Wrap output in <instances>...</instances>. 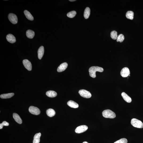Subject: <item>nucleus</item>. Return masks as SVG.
<instances>
[{
  "instance_id": "1",
  "label": "nucleus",
  "mask_w": 143,
  "mask_h": 143,
  "mask_svg": "<svg viewBox=\"0 0 143 143\" xmlns=\"http://www.w3.org/2000/svg\"><path fill=\"white\" fill-rule=\"evenodd\" d=\"M104 71V69L102 67L98 66L91 67L89 69V72L90 76L95 78L96 77V72H102Z\"/></svg>"
},
{
  "instance_id": "2",
  "label": "nucleus",
  "mask_w": 143,
  "mask_h": 143,
  "mask_svg": "<svg viewBox=\"0 0 143 143\" xmlns=\"http://www.w3.org/2000/svg\"><path fill=\"white\" fill-rule=\"evenodd\" d=\"M103 117L107 118L114 119L116 117L115 113L110 110H105L103 111Z\"/></svg>"
},
{
  "instance_id": "3",
  "label": "nucleus",
  "mask_w": 143,
  "mask_h": 143,
  "mask_svg": "<svg viewBox=\"0 0 143 143\" xmlns=\"http://www.w3.org/2000/svg\"><path fill=\"white\" fill-rule=\"evenodd\" d=\"M131 124L134 127L139 128H143V123L142 122L136 119H132L131 121Z\"/></svg>"
},
{
  "instance_id": "4",
  "label": "nucleus",
  "mask_w": 143,
  "mask_h": 143,
  "mask_svg": "<svg viewBox=\"0 0 143 143\" xmlns=\"http://www.w3.org/2000/svg\"><path fill=\"white\" fill-rule=\"evenodd\" d=\"M79 93L81 96L84 98H89L91 96V94L90 92L85 90H79Z\"/></svg>"
},
{
  "instance_id": "5",
  "label": "nucleus",
  "mask_w": 143,
  "mask_h": 143,
  "mask_svg": "<svg viewBox=\"0 0 143 143\" xmlns=\"http://www.w3.org/2000/svg\"><path fill=\"white\" fill-rule=\"evenodd\" d=\"M29 111L31 114L35 115H39L40 113V111L39 108L33 106L29 107Z\"/></svg>"
},
{
  "instance_id": "6",
  "label": "nucleus",
  "mask_w": 143,
  "mask_h": 143,
  "mask_svg": "<svg viewBox=\"0 0 143 143\" xmlns=\"http://www.w3.org/2000/svg\"><path fill=\"white\" fill-rule=\"evenodd\" d=\"M8 18L10 21L13 24H16L18 22V18L15 14H9L8 16Z\"/></svg>"
},
{
  "instance_id": "7",
  "label": "nucleus",
  "mask_w": 143,
  "mask_h": 143,
  "mask_svg": "<svg viewBox=\"0 0 143 143\" xmlns=\"http://www.w3.org/2000/svg\"><path fill=\"white\" fill-rule=\"evenodd\" d=\"M88 129L87 126L81 125L76 128L75 130V132L77 133H81L85 131Z\"/></svg>"
},
{
  "instance_id": "8",
  "label": "nucleus",
  "mask_w": 143,
  "mask_h": 143,
  "mask_svg": "<svg viewBox=\"0 0 143 143\" xmlns=\"http://www.w3.org/2000/svg\"><path fill=\"white\" fill-rule=\"evenodd\" d=\"M129 69L127 67H125L122 69L120 72L121 76L123 77H127L130 75Z\"/></svg>"
},
{
  "instance_id": "9",
  "label": "nucleus",
  "mask_w": 143,
  "mask_h": 143,
  "mask_svg": "<svg viewBox=\"0 0 143 143\" xmlns=\"http://www.w3.org/2000/svg\"><path fill=\"white\" fill-rule=\"evenodd\" d=\"M24 66L29 71H31L32 69V65L31 62L27 60H24L23 61Z\"/></svg>"
},
{
  "instance_id": "10",
  "label": "nucleus",
  "mask_w": 143,
  "mask_h": 143,
  "mask_svg": "<svg viewBox=\"0 0 143 143\" xmlns=\"http://www.w3.org/2000/svg\"><path fill=\"white\" fill-rule=\"evenodd\" d=\"M68 64L66 62L62 63L58 68L57 71L58 72H62L65 71L68 67Z\"/></svg>"
},
{
  "instance_id": "11",
  "label": "nucleus",
  "mask_w": 143,
  "mask_h": 143,
  "mask_svg": "<svg viewBox=\"0 0 143 143\" xmlns=\"http://www.w3.org/2000/svg\"><path fill=\"white\" fill-rule=\"evenodd\" d=\"M6 39L8 41L12 44L14 43L16 41V39L14 36L12 34L7 35L6 36Z\"/></svg>"
},
{
  "instance_id": "12",
  "label": "nucleus",
  "mask_w": 143,
  "mask_h": 143,
  "mask_svg": "<svg viewBox=\"0 0 143 143\" xmlns=\"http://www.w3.org/2000/svg\"><path fill=\"white\" fill-rule=\"evenodd\" d=\"M44 49L43 46H41L40 47L38 51V56L39 60H41L44 55Z\"/></svg>"
},
{
  "instance_id": "13",
  "label": "nucleus",
  "mask_w": 143,
  "mask_h": 143,
  "mask_svg": "<svg viewBox=\"0 0 143 143\" xmlns=\"http://www.w3.org/2000/svg\"><path fill=\"white\" fill-rule=\"evenodd\" d=\"M121 96L124 100L126 102L128 103H130L131 102V98L125 92H123L122 93Z\"/></svg>"
},
{
  "instance_id": "14",
  "label": "nucleus",
  "mask_w": 143,
  "mask_h": 143,
  "mask_svg": "<svg viewBox=\"0 0 143 143\" xmlns=\"http://www.w3.org/2000/svg\"><path fill=\"white\" fill-rule=\"evenodd\" d=\"M67 104L69 107L72 108H77L79 107V105L77 103L72 100L69 101Z\"/></svg>"
},
{
  "instance_id": "15",
  "label": "nucleus",
  "mask_w": 143,
  "mask_h": 143,
  "mask_svg": "<svg viewBox=\"0 0 143 143\" xmlns=\"http://www.w3.org/2000/svg\"><path fill=\"white\" fill-rule=\"evenodd\" d=\"M13 116V118L17 123L19 124L22 123V119L17 114L15 113H14Z\"/></svg>"
},
{
  "instance_id": "16",
  "label": "nucleus",
  "mask_w": 143,
  "mask_h": 143,
  "mask_svg": "<svg viewBox=\"0 0 143 143\" xmlns=\"http://www.w3.org/2000/svg\"><path fill=\"white\" fill-rule=\"evenodd\" d=\"M46 94L47 96L50 98L55 97L57 95V93L56 92L52 90L47 91Z\"/></svg>"
},
{
  "instance_id": "17",
  "label": "nucleus",
  "mask_w": 143,
  "mask_h": 143,
  "mask_svg": "<svg viewBox=\"0 0 143 143\" xmlns=\"http://www.w3.org/2000/svg\"><path fill=\"white\" fill-rule=\"evenodd\" d=\"M41 134L40 133L36 134L34 137L33 143H39L40 141V137Z\"/></svg>"
},
{
  "instance_id": "18",
  "label": "nucleus",
  "mask_w": 143,
  "mask_h": 143,
  "mask_svg": "<svg viewBox=\"0 0 143 143\" xmlns=\"http://www.w3.org/2000/svg\"><path fill=\"white\" fill-rule=\"evenodd\" d=\"M26 35L28 38L32 39L34 36L35 33L32 30H28L26 31Z\"/></svg>"
},
{
  "instance_id": "19",
  "label": "nucleus",
  "mask_w": 143,
  "mask_h": 143,
  "mask_svg": "<svg viewBox=\"0 0 143 143\" xmlns=\"http://www.w3.org/2000/svg\"><path fill=\"white\" fill-rule=\"evenodd\" d=\"M46 113L48 116L50 117L54 116L56 114L55 111L53 109L51 108L48 109L46 111Z\"/></svg>"
},
{
  "instance_id": "20",
  "label": "nucleus",
  "mask_w": 143,
  "mask_h": 143,
  "mask_svg": "<svg viewBox=\"0 0 143 143\" xmlns=\"http://www.w3.org/2000/svg\"><path fill=\"white\" fill-rule=\"evenodd\" d=\"M24 13L26 18L28 20L32 21L34 20L33 16L31 13L28 11L26 10L24 11Z\"/></svg>"
},
{
  "instance_id": "21",
  "label": "nucleus",
  "mask_w": 143,
  "mask_h": 143,
  "mask_svg": "<svg viewBox=\"0 0 143 143\" xmlns=\"http://www.w3.org/2000/svg\"><path fill=\"white\" fill-rule=\"evenodd\" d=\"M90 13V10L89 7L86 8L84 13V16L85 19L89 18Z\"/></svg>"
},
{
  "instance_id": "22",
  "label": "nucleus",
  "mask_w": 143,
  "mask_h": 143,
  "mask_svg": "<svg viewBox=\"0 0 143 143\" xmlns=\"http://www.w3.org/2000/svg\"><path fill=\"white\" fill-rule=\"evenodd\" d=\"M14 95L13 93L4 94L1 95L0 97L2 99H8L11 98Z\"/></svg>"
},
{
  "instance_id": "23",
  "label": "nucleus",
  "mask_w": 143,
  "mask_h": 143,
  "mask_svg": "<svg viewBox=\"0 0 143 143\" xmlns=\"http://www.w3.org/2000/svg\"><path fill=\"white\" fill-rule=\"evenodd\" d=\"M134 13L132 11H128L126 14V16L127 19L132 20L134 18Z\"/></svg>"
},
{
  "instance_id": "24",
  "label": "nucleus",
  "mask_w": 143,
  "mask_h": 143,
  "mask_svg": "<svg viewBox=\"0 0 143 143\" xmlns=\"http://www.w3.org/2000/svg\"><path fill=\"white\" fill-rule=\"evenodd\" d=\"M111 38L113 40L117 39L118 36L117 32L115 31L111 32Z\"/></svg>"
},
{
  "instance_id": "25",
  "label": "nucleus",
  "mask_w": 143,
  "mask_h": 143,
  "mask_svg": "<svg viewBox=\"0 0 143 143\" xmlns=\"http://www.w3.org/2000/svg\"><path fill=\"white\" fill-rule=\"evenodd\" d=\"M76 12L75 11H73L69 12L67 14V16L68 17L72 18L74 17L76 15Z\"/></svg>"
},
{
  "instance_id": "26",
  "label": "nucleus",
  "mask_w": 143,
  "mask_h": 143,
  "mask_svg": "<svg viewBox=\"0 0 143 143\" xmlns=\"http://www.w3.org/2000/svg\"><path fill=\"white\" fill-rule=\"evenodd\" d=\"M125 39V37L124 35L122 34H121L119 35L117 39V42H120L122 43L123 41Z\"/></svg>"
},
{
  "instance_id": "27",
  "label": "nucleus",
  "mask_w": 143,
  "mask_h": 143,
  "mask_svg": "<svg viewBox=\"0 0 143 143\" xmlns=\"http://www.w3.org/2000/svg\"><path fill=\"white\" fill-rule=\"evenodd\" d=\"M127 140L125 138H122L119 140L116 141L114 143H127Z\"/></svg>"
},
{
  "instance_id": "28",
  "label": "nucleus",
  "mask_w": 143,
  "mask_h": 143,
  "mask_svg": "<svg viewBox=\"0 0 143 143\" xmlns=\"http://www.w3.org/2000/svg\"><path fill=\"white\" fill-rule=\"evenodd\" d=\"M2 123L4 126H9V123L6 121H3Z\"/></svg>"
},
{
  "instance_id": "29",
  "label": "nucleus",
  "mask_w": 143,
  "mask_h": 143,
  "mask_svg": "<svg viewBox=\"0 0 143 143\" xmlns=\"http://www.w3.org/2000/svg\"><path fill=\"white\" fill-rule=\"evenodd\" d=\"M4 126L3 124L2 123H0V129H2Z\"/></svg>"
},
{
  "instance_id": "30",
  "label": "nucleus",
  "mask_w": 143,
  "mask_h": 143,
  "mask_svg": "<svg viewBox=\"0 0 143 143\" xmlns=\"http://www.w3.org/2000/svg\"><path fill=\"white\" fill-rule=\"evenodd\" d=\"M75 1V0H69V1H71V2H73V1Z\"/></svg>"
},
{
  "instance_id": "31",
  "label": "nucleus",
  "mask_w": 143,
  "mask_h": 143,
  "mask_svg": "<svg viewBox=\"0 0 143 143\" xmlns=\"http://www.w3.org/2000/svg\"><path fill=\"white\" fill-rule=\"evenodd\" d=\"M83 143H88L87 142H84Z\"/></svg>"
}]
</instances>
